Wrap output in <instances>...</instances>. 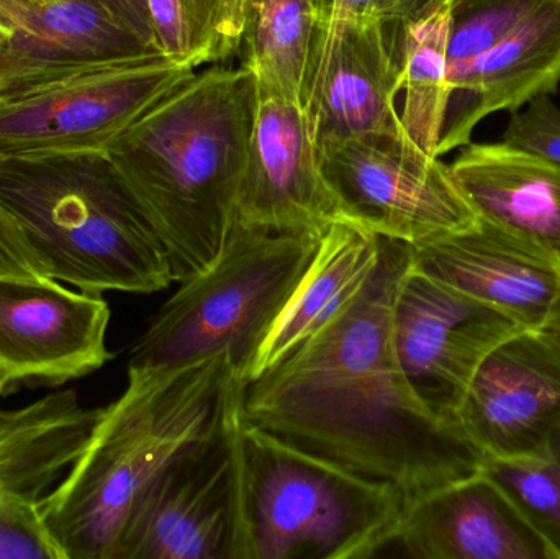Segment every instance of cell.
<instances>
[{"mask_svg":"<svg viewBox=\"0 0 560 559\" xmlns=\"http://www.w3.org/2000/svg\"><path fill=\"white\" fill-rule=\"evenodd\" d=\"M196 74L163 53L88 66L0 95V161L107 153L151 108Z\"/></svg>","mask_w":560,"mask_h":559,"instance_id":"52a82bcc","label":"cell"},{"mask_svg":"<svg viewBox=\"0 0 560 559\" xmlns=\"http://www.w3.org/2000/svg\"><path fill=\"white\" fill-rule=\"evenodd\" d=\"M381 252V236L349 223L329 225L308 271L253 361L246 383L275 368L351 304L377 268Z\"/></svg>","mask_w":560,"mask_h":559,"instance_id":"44dd1931","label":"cell"},{"mask_svg":"<svg viewBox=\"0 0 560 559\" xmlns=\"http://www.w3.org/2000/svg\"><path fill=\"white\" fill-rule=\"evenodd\" d=\"M33 2H52V0H33Z\"/></svg>","mask_w":560,"mask_h":559,"instance_id":"1f68e13d","label":"cell"},{"mask_svg":"<svg viewBox=\"0 0 560 559\" xmlns=\"http://www.w3.org/2000/svg\"><path fill=\"white\" fill-rule=\"evenodd\" d=\"M110 307L51 278L0 276V397L61 387L104 368Z\"/></svg>","mask_w":560,"mask_h":559,"instance_id":"7c38bea8","label":"cell"},{"mask_svg":"<svg viewBox=\"0 0 560 559\" xmlns=\"http://www.w3.org/2000/svg\"><path fill=\"white\" fill-rule=\"evenodd\" d=\"M560 84V0H539L492 49L450 72V101L438 156L467 147L477 125L525 107Z\"/></svg>","mask_w":560,"mask_h":559,"instance_id":"ac0fdd59","label":"cell"},{"mask_svg":"<svg viewBox=\"0 0 560 559\" xmlns=\"http://www.w3.org/2000/svg\"><path fill=\"white\" fill-rule=\"evenodd\" d=\"M248 68L194 74L128 128L107 156L164 243L174 281L209 268L236 220L255 118Z\"/></svg>","mask_w":560,"mask_h":559,"instance_id":"7a4b0ae2","label":"cell"},{"mask_svg":"<svg viewBox=\"0 0 560 559\" xmlns=\"http://www.w3.org/2000/svg\"><path fill=\"white\" fill-rule=\"evenodd\" d=\"M236 220L261 229L316 233L341 222L302 105L259 79Z\"/></svg>","mask_w":560,"mask_h":559,"instance_id":"9a60e30c","label":"cell"},{"mask_svg":"<svg viewBox=\"0 0 560 559\" xmlns=\"http://www.w3.org/2000/svg\"><path fill=\"white\" fill-rule=\"evenodd\" d=\"M0 276L7 278H48L42 263L30 248L15 219L0 202Z\"/></svg>","mask_w":560,"mask_h":559,"instance_id":"83f0119b","label":"cell"},{"mask_svg":"<svg viewBox=\"0 0 560 559\" xmlns=\"http://www.w3.org/2000/svg\"><path fill=\"white\" fill-rule=\"evenodd\" d=\"M398 92V23L318 20L300 94L316 147L401 131Z\"/></svg>","mask_w":560,"mask_h":559,"instance_id":"8fae6325","label":"cell"},{"mask_svg":"<svg viewBox=\"0 0 560 559\" xmlns=\"http://www.w3.org/2000/svg\"><path fill=\"white\" fill-rule=\"evenodd\" d=\"M98 414L74 391L20 409L0 404V559H65L39 505L84 452Z\"/></svg>","mask_w":560,"mask_h":559,"instance_id":"4fadbf2b","label":"cell"},{"mask_svg":"<svg viewBox=\"0 0 560 559\" xmlns=\"http://www.w3.org/2000/svg\"><path fill=\"white\" fill-rule=\"evenodd\" d=\"M451 16V0H428L398 23L401 91L405 92L400 127L411 143L431 156H438L450 101Z\"/></svg>","mask_w":560,"mask_h":559,"instance_id":"7402d4cb","label":"cell"},{"mask_svg":"<svg viewBox=\"0 0 560 559\" xmlns=\"http://www.w3.org/2000/svg\"><path fill=\"white\" fill-rule=\"evenodd\" d=\"M154 51L104 0H0V95Z\"/></svg>","mask_w":560,"mask_h":559,"instance_id":"e0dca14e","label":"cell"},{"mask_svg":"<svg viewBox=\"0 0 560 559\" xmlns=\"http://www.w3.org/2000/svg\"><path fill=\"white\" fill-rule=\"evenodd\" d=\"M428 0H325L322 16L400 23Z\"/></svg>","mask_w":560,"mask_h":559,"instance_id":"f1b7e54d","label":"cell"},{"mask_svg":"<svg viewBox=\"0 0 560 559\" xmlns=\"http://www.w3.org/2000/svg\"><path fill=\"white\" fill-rule=\"evenodd\" d=\"M325 0H246L243 66L300 104L303 72Z\"/></svg>","mask_w":560,"mask_h":559,"instance_id":"603a6c76","label":"cell"},{"mask_svg":"<svg viewBox=\"0 0 560 559\" xmlns=\"http://www.w3.org/2000/svg\"><path fill=\"white\" fill-rule=\"evenodd\" d=\"M456 423L483 458L545 449L560 429V328H523L503 340L470 381Z\"/></svg>","mask_w":560,"mask_h":559,"instance_id":"5bb4252c","label":"cell"},{"mask_svg":"<svg viewBox=\"0 0 560 559\" xmlns=\"http://www.w3.org/2000/svg\"><path fill=\"white\" fill-rule=\"evenodd\" d=\"M395 544L418 559H556L515 502L483 471L411 502Z\"/></svg>","mask_w":560,"mask_h":559,"instance_id":"d6986e66","label":"cell"},{"mask_svg":"<svg viewBox=\"0 0 560 559\" xmlns=\"http://www.w3.org/2000/svg\"><path fill=\"white\" fill-rule=\"evenodd\" d=\"M411 265L526 328L549 324L560 294L559 258L483 219L411 245Z\"/></svg>","mask_w":560,"mask_h":559,"instance_id":"2e32d148","label":"cell"},{"mask_svg":"<svg viewBox=\"0 0 560 559\" xmlns=\"http://www.w3.org/2000/svg\"><path fill=\"white\" fill-rule=\"evenodd\" d=\"M0 202L48 278L89 294H151L170 256L107 153L0 161Z\"/></svg>","mask_w":560,"mask_h":559,"instance_id":"277c9868","label":"cell"},{"mask_svg":"<svg viewBox=\"0 0 560 559\" xmlns=\"http://www.w3.org/2000/svg\"><path fill=\"white\" fill-rule=\"evenodd\" d=\"M158 51L199 68L238 51L246 0H147Z\"/></svg>","mask_w":560,"mask_h":559,"instance_id":"cb8c5ba5","label":"cell"},{"mask_svg":"<svg viewBox=\"0 0 560 559\" xmlns=\"http://www.w3.org/2000/svg\"><path fill=\"white\" fill-rule=\"evenodd\" d=\"M549 324L556 325V327L560 328V294L558 302H556L555 312H552L551 321H549Z\"/></svg>","mask_w":560,"mask_h":559,"instance_id":"4dcf8cb0","label":"cell"},{"mask_svg":"<svg viewBox=\"0 0 560 559\" xmlns=\"http://www.w3.org/2000/svg\"><path fill=\"white\" fill-rule=\"evenodd\" d=\"M513 112L502 141L539 160L560 164V108L551 94H541Z\"/></svg>","mask_w":560,"mask_h":559,"instance_id":"4316f807","label":"cell"},{"mask_svg":"<svg viewBox=\"0 0 560 559\" xmlns=\"http://www.w3.org/2000/svg\"><path fill=\"white\" fill-rule=\"evenodd\" d=\"M451 173L479 219L560 259V164L503 143H469Z\"/></svg>","mask_w":560,"mask_h":559,"instance_id":"ffe728a7","label":"cell"},{"mask_svg":"<svg viewBox=\"0 0 560 559\" xmlns=\"http://www.w3.org/2000/svg\"><path fill=\"white\" fill-rule=\"evenodd\" d=\"M411 245L382 238L358 298L243 389L246 422L400 492L408 505L482 471L459 427L431 416L401 376L392 347L395 282Z\"/></svg>","mask_w":560,"mask_h":559,"instance_id":"6da1fadb","label":"cell"},{"mask_svg":"<svg viewBox=\"0 0 560 559\" xmlns=\"http://www.w3.org/2000/svg\"><path fill=\"white\" fill-rule=\"evenodd\" d=\"M245 559H365L395 544L407 502L246 422L240 430Z\"/></svg>","mask_w":560,"mask_h":559,"instance_id":"5b68a950","label":"cell"},{"mask_svg":"<svg viewBox=\"0 0 560 559\" xmlns=\"http://www.w3.org/2000/svg\"><path fill=\"white\" fill-rule=\"evenodd\" d=\"M450 72L492 49L539 0H451Z\"/></svg>","mask_w":560,"mask_h":559,"instance_id":"484cf974","label":"cell"},{"mask_svg":"<svg viewBox=\"0 0 560 559\" xmlns=\"http://www.w3.org/2000/svg\"><path fill=\"white\" fill-rule=\"evenodd\" d=\"M323 233L233 223L215 261L179 289L131 348L128 366L166 370L225 354L248 376L253 361L319 248Z\"/></svg>","mask_w":560,"mask_h":559,"instance_id":"8992f818","label":"cell"},{"mask_svg":"<svg viewBox=\"0 0 560 559\" xmlns=\"http://www.w3.org/2000/svg\"><path fill=\"white\" fill-rule=\"evenodd\" d=\"M482 471L515 502L560 559V429L535 455L486 458Z\"/></svg>","mask_w":560,"mask_h":559,"instance_id":"d4e9b609","label":"cell"},{"mask_svg":"<svg viewBox=\"0 0 560 559\" xmlns=\"http://www.w3.org/2000/svg\"><path fill=\"white\" fill-rule=\"evenodd\" d=\"M316 148L342 223L417 245L459 232L479 219L451 167L421 151L404 131Z\"/></svg>","mask_w":560,"mask_h":559,"instance_id":"9c48e42d","label":"cell"},{"mask_svg":"<svg viewBox=\"0 0 560 559\" xmlns=\"http://www.w3.org/2000/svg\"><path fill=\"white\" fill-rule=\"evenodd\" d=\"M229 373L225 354L166 370L128 366L124 393L102 407L84 452L39 505L65 559H120L164 475L219 420Z\"/></svg>","mask_w":560,"mask_h":559,"instance_id":"3957f363","label":"cell"},{"mask_svg":"<svg viewBox=\"0 0 560 559\" xmlns=\"http://www.w3.org/2000/svg\"><path fill=\"white\" fill-rule=\"evenodd\" d=\"M112 12L127 23L141 38L154 46L153 33H151L150 12L147 0H104ZM156 48V46H154Z\"/></svg>","mask_w":560,"mask_h":559,"instance_id":"f546056e","label":"cell"},{"mask_svg":"<svg viewBox=\"0 0 560 559\" xmlns=\"http://www.w3.org/2000/svg\"><path fill=\"white\" fill-rule=\"evenodd\" d=\"M522 324L407 266L390 304L392 347L421 406L443 422L456 416L482 361Z\"/></svg>","mask_w":560,"mask_h":559,"instance_id":"30bf717a","label":"cell"},{"mask_svg":"<svg viewBox=\"0 0 560 559\" xmlns=\"http://www.w3.org/2000/svg\"><path fill=\"white\" fill-rule=\"evenodd\" d=\"M245 377L230 366L222 414L164 475L120 559H245L242 453Z\"/></svg>","mask_w":560,"mask_h":559,"instance_id":"ba28073f","label":"cell"}]
</instances>
